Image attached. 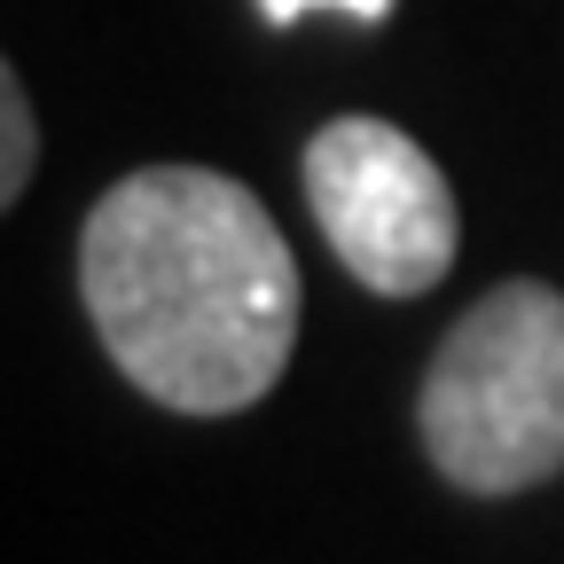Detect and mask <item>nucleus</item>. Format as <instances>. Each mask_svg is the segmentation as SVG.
Wrapping results in <instances>:
<instances>
[{"instance_id":"1","label":"nucleus","mask_w":564,"mask_h":564,"mask_svg":"<svg viewBox=\"0 0 564 564\" xmlns=\"http://www.w3.org/2000/svg\"><path fill=\"white\" fill-rule=\"evenodd\" d=\"M79 299L110 361L173 415L251 408L299 345V259L212 165H141L87 212Z\"/></svg>"},{"instance_id":"2","label":"nucleus","mask_w":564,"mask_h":564,"mask_svg":"<svg viewBox=\"0 0 564 564\" xmlns=\"http://www.w3.org/2000/svg\"><path fill=\"white\" fill-rule=\"evenodd\" d=\"M423 447L463 494H525L564 470V291H486L423 369Z\"/></svg>"},{"instance_id":"3","label":"nucleus","mask_w":564,"mask_h":564,"mask_svg":"<svg viewBox=\"0 0 564 564\" xmlns=\"http://www.w3.org/2000/svg\"><path fill=\"white\" fill-rule=\"evenodd\" d=\"M306 204L345 274L377 299H423L455 267V188L392 118H329L306 141Z\"/></svg>"},{"instance_id":"4","label":"nucleus","mask_w":564,"mask_h":564,"mask_svg":"<svg viewBox=\"0 0 564 564\" xmlns=\"http://www.w3.org/2000/svg\"><path fill=\"white\" fill-rule=\"evenodd\" d=\"M32 158H40V126H32V95H24L17 63H9V70H0V204L24 196Z\"/></svg>"},{"instance_id":"5","label":"nucleus","mask_w":564,"mask_h":564,"mask_svg":"<svg viewBox=\"0 0 564 564\" xmlns=\"http://www.w3.org/2000/svg\"><path fill=\"white\" fill-rule=\"evenodd\" d=\"M259 9H267V24H299V17H314V9H337V17L377 24V17H392V0H259Z\"/></svg>"}]
</instances>
